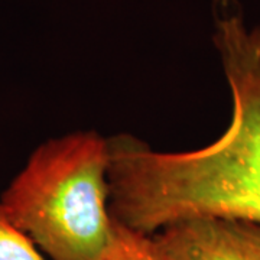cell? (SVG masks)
I'll list each match as a JSON object with an SVG mask.
<instances>
[{"label":"cell","instance_id":"1","mask_svg":"<svg viewBox=\"0 0 260 260\" xmlns=\"http://www.w3.org/2000/svg\"><path fill=\"white\" fill-rule=\"evenodd\" d=\"M213 44L232 94L223 135L184 152L109 138L110 214L133 232L205 214L260 223V23L247 25L239 0H214Z\"/></svg>","mask_w":260,"mask_h":260},{"label":"cell","instance_id":"2","mask_svg":"<svg viewBox=\"0 0 260 260\" xmlns=\"http://www.w3.org/2000/svg\"><path fill=\"white\" fill-rule=\"evenodd\" d=\"M109 139L84 130L38 146L0 197L48 260H104L116 239Z\"/></svg>","mask_w":260,"mask_h":260},{"label":"cell","instance_id":"3","mask_svg":"<svg viewBox=\"0 0 260 260\" xmlns=\"http://www.w3.org/2000/svg\"><path fill=\"white\" fill-rule=\"evenodd\" d=\"M150 239L167 260H260V223L244 218L192 215Z\"/></svg>","mask_w":260,"mask_h":260},{"label":"cell","instance_id":"4","mask_svg":"<svg viewBox=\"0 0 260 260\" xmlns=\"http://www.w3.org/2000/svg\"><path fill=\"white\" fill-rule=\"evenodd\" d=\"M0 260H48L0 203Z\"/></svg>","mask_w":260,"mask_h":260},{"label":"cell","instance_id":"5","mask_svg":"<svg viewBox=\"0 0 260 260\" xmlns=\"http://www.w3.org/2000/svg\"><path fill=\"white\" fill-rule=\"evenodd\" d=\"M114 223L116 239L104 260H167L159 253L150 236L133 232L116 220Z\"/></svg>","mask_w":260,"mask_h":260}]
</instances>
